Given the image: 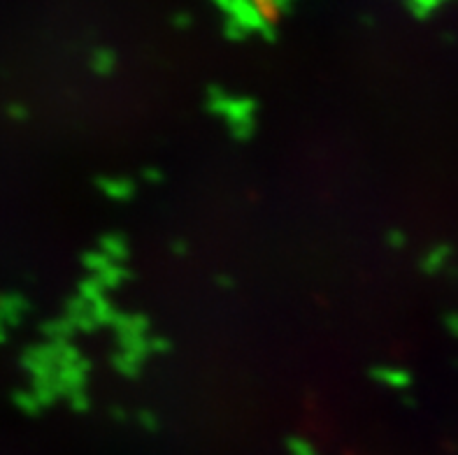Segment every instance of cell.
Listing matches in <instances>:
<instances>
[{"instance_id": "obj_2", "label": "cell", "mask_w": 458, "mask_h": 455, "mask_svg": "<svg viewBox=\"0 0 458 455\" xmlns=\"http://www.w3.org/2000/svg\"><path fill=\"white\" fill-rule=\"evenodd\" d=\"M3 339H5V321L0 318V342H3Z\"/></svg>"}, {"instance_id": "obj_1", "label": "cell", "mask_w": 458, "mask_h": 455, "mask_svg": "<svg viewBox=\"0 0 458 455\" xmlns=\"http://www.w3.org/2000/svg\"><path fill=\"white\" fill-rule=\"evenodd\" d=\"M23 311H26V302H23L19 295H3V298H0V318H3L5 323L19 321Z\"/></svg>"}]
</instances>
